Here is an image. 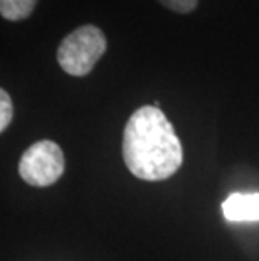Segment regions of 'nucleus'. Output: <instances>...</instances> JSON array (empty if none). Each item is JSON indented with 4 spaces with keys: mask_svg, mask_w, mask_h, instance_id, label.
<instances>
[{
    "mask_svg": "<svg viewBox=\"0 0 259 261\" xmlns=\"http://www.w3.org/2000/svg\"><path fill=\"white\" fill-rule=\"evenodd\" d=\"M123 160L141 180H165L182 167L180 138L165 113L157 107H141L130 116L123 132Z\"/></svg>",
    "mask_w": 259,
    "mask_h": 261,
    "instance_id": "f257e3e1",
    "label": "nucleus"
},
{
    "mask_svg": "<svg viewBox=\"0 0 259 261\" xmlns=\"http://www.w3.org/2000/svg\"><path fill=\"white\" fill-rule=\"evenodd\" d=\"M106 51V37L95 25H82L68 34L57 47V63L71 76L90 74Z\"/></svg>",
    "mask_w": 259,
    "mask_h": 261,
    "instance_id": "f03ea898",
    "label": "nucleus"
},
{
    "mask_svg": "<svg viewBox=\"0 0 259 261\" xmlns=\"http://www.w3.org/2000/svg\"><path fill=\"white\" fill-rule=\"evenodd\" d=\"M64 153L52 140H39L25 150L19 162V174L29 186H52L64 174Z\"/></svg>",
    "mask_w": 259,
    "mask_h": 261,
    "instance_id": "7ed1b4c3",
    "label": "nucleus"
},
{
    "mask_svg": "<svg viewBox=\"0 0 259 261\" xmlns=\"http://www.w3.org/2000/svg\"><path fill=\"white\" fill-rule=\"evenodd\" d=\"M220 207L229 223H256L259 221V192H233Z\"/></svg>",
    "mask_w": 259,
    "mask_h": 261,
    "instance_id": "20e7f679",
    "label": "nucleus"
},
{
    "mask_svg": "<svg viewBox=\"0 0 259 261\" xmlns=\"http://www.w3.org/2000/svg\"><path fill=\"white\" fill-rule=\"evenodd\" d=\"M37 0H0V14L7 20H24L34 12Z\"/></svg>",
    "mask_w": 259,
    "mask_h": 261,
    "instance_id": "39448f33",
    "label": "nucleus"
},
{
    "mask_svg": "<svg viewBox=\"0 0 259 261\" xmlns=\"http://www.w3.org/2000/svg\"><path fill=\"white\" fill-rule=\"evenodd\" d=\"M14 116V105L10 99L9 93L2 90L0 91V132H5L7 126L10 125Z\"/></svg>",
    "mask_w": 259,
    "mask_h": 261,
    "instance_id": "423d86ee",
    "label": "nucleus"
},
{
    "mask_svg": "<svg viewBox=\"0 0 259 261\" xmlns=\"http://www.w3.org/2000/svg\"><path fill=\"white\" fill-rule=\"evenodd\" d=\"M158 2L162 4L163 7L174 10V12L187 14L197 7V2H199V0H158Z\"/></svg>",
    "mask_w": 259,
    "mask_h": 261,
    "instance_id": "0eeeda50",
    "label": "nucleus"
}]
</instances>
